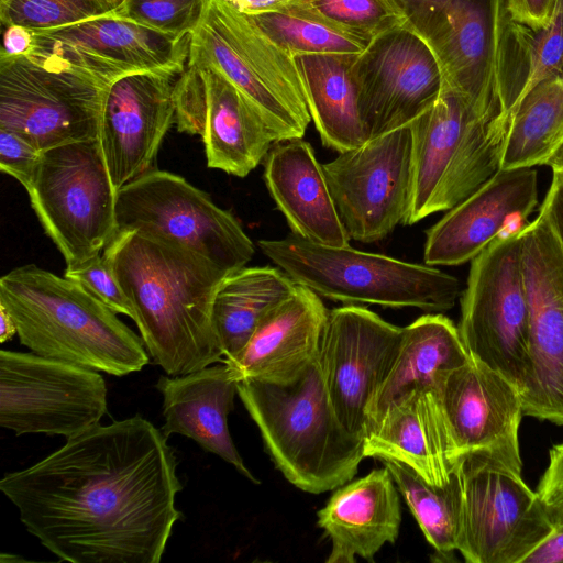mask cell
Listing matches in <instances>:
<instances>
[{
    "label": "cell",
    "instance_id": "obj_1",
    "mask_svg": "<svg viewBox=\"0 0 563 563\" xmlns=\"http://www.w3.org/2000/svg\"><path fill=\"white\" fill-rule=\"evenodd\" d=\"M167 437L134 416L67 439L0 489L26 530L71 563H158L181 512Z\"/></svg>",
    "mask_w": 563,
    "mask_h": 563
},
{
    "label": "cell",
    "instance_id": "obj_2",
    "mask_svg": "<svg viewBox=\"0 0 563 563\" xmlns=\"http://www.w3.org/2000/svg\"><path fill=\"white\" fill-rule=\"evenodd\" d=\"M133 310L144 345L169 376L223 362L212 319L224 271L203 255L136 230L102 251Z\"/></svg>",
    "mask_w": 563,
    "mask_h": 563
},
{
    "label": "cell",
    "instance_id": "obj_3",
    "mask_svg": "<svg viewBox=\"0 0 563 563\" xmlns=\"http://www.w3.org/2000/svg\"><path fill=\"white\" fill-rule=\"evenodd\" d=\"M0 303L20 342L33 353L114 376L140 372L148 362L142 338L77 282L34 264L0 279Z\"/></svg>",
    "mask_w": 563,
    "mask_h": 563
},
{
    "label": "cell",
    "instance_id": "obj_4",
    "mask_svg": "<svg viewBox=\"0 0 563 563\" xmlns=\"http://www.w3.org/2000/svg\"><path fill=\"white\" fill-rule=\"evenodd\" d=\"M238 395L276 467L292 485L320 494L353 478L365 457V439L339 421L318 356L286 382L242 379Z\"/></svg>",
    "mask_w": 563,
    "mask_h": 563
},
{
    "label": "cell",
    "instance_id": "obj_5",
    "mask_svg": "<svg viewBox=\"0 0 563 563\" xmlns=\"http://www.w3.org/2000/svg\"><path fill=\"white\" fill-rule=\"evenodd\" d=\"M509 122L503 107L479 104L443 82L433 103L410 123L413 177L402 224L450 210L500 170Z\"/></svg>",
    "mask_w": 563,
    "mask_h": 563
},
{
    "label": "cell",
    "instance_id": "obj_6",
    "mask_svg": "<svg viewBox=\"0 0 563 563\" xmlns=\"http://www.w3.org/2000/svg\"><path fill=\"white\" fill-rule=\"evenodd\" d=\"M260 250L297 285L346 305H377L444 312L462 295L454 276L430 265L383 254L328 246L294 233L260 240Z\"/></svg>",
    "mask_w": 563,
    "mask_h": 563
},
{
    "label": "cell",
    "instance_id": "obj_7",
    "mask_svg": "<svg viewBox=\"0 0 563 563\" xmlns=\"http://www.w3.org/2000/svg\"><path fill=\"white\" fill-rule=\"evenodd\" d=\"M187 64L227 78L263 118L275 143L305 135L311 117L295 57L227 0L208 1L190 34Z\"/></svg>",
    "mask_w": 563,
    "mask_h": 563
},
{
    "label": "cell",
    "instance_id": "obj_8",
    "mask_svg": "<svg viewBox=\"0 0 563 563\" xmlns=\"http://www.w3.org/2000/svg\"><path fill=\"white\" fill-rule=\"evenodd\" d=\"M525 228L495 238L471 261L459 332L470 357L523 391L530 375V309L522 273Z\"/></svg>",
    "mask_w": 563,
    "mask_h": 563
},
{
    "label": "cell",
    "instance_id": "obj_9",
    "mask_svg": "<svg viewBox=\"0 0 563 563\" xmlns=\"http://www.w3.org/2000/svg\"><path fill=\"white\" fill-rule=\"evenodd\" d=\"M25 190L66 266L100 254L118 231V191L99 139L43 151Z\"/></svg>",
    "mask_w": 563,
    "mask_h": 563
},
{
    "label": "cell",
    "instance_id": "obj_10",
    "mask_svg": "<svg viewBox=\"0 0 563 563\" xmlns=\"http://www.w3.org/2000/svg\"><path fill=\"white\" fill-rule=\"evenodd\" d=\"M117 225L188 247L228 272L244 267L255 246L236 218L185 178L152 169L117 192Z\"/></svg>",
    "mask_w": 563,
    "mask_h": 563
},
{
    "label": "cell",
    "instance_id": "obj_11",
    "mask_svg": "<svg viewBox=\"0 0 563 563\" xmlns=\"http://www.w3.org/2000/svg\"><path fill=\"white\" fill-rule=\"evenodd\" d=\"M463 507L457 551L467 563H523L554 530L521 474L479 454L459 463Z\"/></svg>",
    "mask_w": 563,
    "mask_h": 563
},
{
    "label": "cell",
    "instance_id": "obj_12",
    "mask_svg": "<svg viewBox=\"0 0 563 563\" xmlns=\"http://www.w3.org/2000/svg\"><path fill=\"white\" fill-rule=\"evenodd\" d=\"M404 26L435 57L443 82L487 107L499 95L505 0H391ZM505 109V108H504Z\"/></svg>",
    "mask_w": 563,
    "mask_h": 563
},
{
    "label": "cell",
    "instance_id": "obj_13",
    "mask_svg": "<svg viewBox=\"0 0 563 563\" xmlns=\"http://www.w3.org/2000/svg\"><path fill=\"white\" fill-rule=\"evenodd\" d=\"M107 412V386L98 371L35 353L0 351V426L16 435L66 439Z\"/></svg>",
    "mask_w": 563,
    "mask_h": 563
},
{
    "label": "cell",
    "instance_id": "obj_14",
    "mask_svg": "<svg viewBox=\"0 0 563 563\" xmlns=\"http://www.w3.org/2000/svg\"><path fill=\"white\" fill-rule=\"evenodd\" d=\"M110 86L47 69L27 56H0V129L40 152L99 139Z\"/></svg>",
    "mask_w": 563,
    "mask_h": 563
},
{
    "label": "cell",
    "instance_id": "obj_15",
    "mask_svg": "<svg viewBox=\"0 0 563 563\" xmlns=\"http://www.w3.org/2000/svg\"><path fill=\"white\" fill-rule=\"evenodd\" d=\"M34 63L52 70L88 77L106 86L143 71H184L190 35L157 32L119 16L32 30Z\"/></svg>",
    "mask_w": 563,
    "mask_h": 563
},
{
    "label": "cell",
    "instance_id": "obj_16",
    "mask_svg": "<svg viewBox=\"0 0 563 563\" xmlns=\"http://www.w3.org/2000/svg\"><path fill=\"white\" fill-rule=\"evenodd\" d=\"M322 167L350 239L377 242L404 222L413 177L410 124L339 153Z\"/></svg>",
    "mask_w": 563,
    "mask_h": 563
},
{
    "label": "cell",
    "instance_id": "obj_17",
    "mask_svg": "<svg viewBox=\"0 0 563 563\" xmlns=\"http://www.w3.org/2000/svg\"><path fill=\"white\" fill-rule=\"evenodd\" d=\"M402 328L361 305L329 310L318 362L331 406L345 430L365 439L368 411L397 357Z\"/></svg>",
    "mask_w": 563,
    "mask_h": 563
},
{
    "label": "cell",
    "instance_id": "obj_18",
    "mask_svg": "<svg viewBox=\"0 0 563 563\" xmlns=\"http://www.w3.org/2000/svg\"><path fill=\"white\" fill-rule=\"evenodd\" d=\"M522 273L530 309L523 415L563 426V250L541 210L525 227Z\"/></svg>",
    "mask_w": 563,
    "mask_h": 563
},
{
    "label": "cell",
    "instance_id": "obj_19",
    "mask_svg": "<svg viewBox=\"0 0 563 563\" xmlns=\"http://www.w3.org/2000/svg\"><path fill=\"white\" fill-rule=\"evenodd\" d=\"M174 97L177 129L201 136L209 168L245 177L275 143L255 108L211 67L187 64Z\"/></svg>",
    "mask_w": 563,
    "mask_h": 563
},
{
    "label": "cell",
    "instance_id": "obj_20",
    "mask_svg": "<svg viewBox=\"0 0 563 563\" xmlns=\"http://www.w3.org/2000/svg\"><path fill=\"white\" fill-rule=\"evenodd\" d=\"M352 73L368 140L410 124L443 86L432 52L404 24L379 34L356 54Z\"/></svg>",
    "mask_w": 563,
    "mask_h": 563
},
{
    "label": "cell",
    "instance_id": "obj_21",
    "mask_svg": "<svg viewBox=\"0 0 563 563\" xmlns=\"http://www.w3.org/2000/svg\"><path fill=\"white\" fill-rule=\"evenodd\" d=\"M439 395L459 460L479 454L521 474L519 428L525 415L515 385L470 357L448 375Z\"/></svg>",
    "mask_w": 563,
    "mask_h": 563
},
{
    "label": "cell",
    "instance_id": "obj_22",
    "mask_svg": "<svg viewBox=\"0 0 563 563\" xmlns=\"http://www.w3.org/2000/svg\"><path fill=\"white\" fill-rule=\"evenodd\" d=\"M179 74L168 69L136 73L109 87L99 142L117 191L153 169L162 141L175 123Z\"/></svg>",
    "mask_w": 563,
    "mask_h": 563
},
{
    "label": "cell",
    "instance_id": "obj_23",
    "mask_svg": "<svg viewBox=\"0 0 563 563\" xmlns=\"http://www.w3.org/2000/svg\"><path fill=\"white\" fill-rule=\"evenodd\" d=\"M537 205L538 174L532 167L498 170L427 231L424 264L472 261L498 235L525 228Z\"/></svg>",
    "mask_w": 563,
    "mask_h": 563
},
{
    "label": "cell",
    "instance_id": "obj_24",
    "mask_svg": "<svg viewBox=\"0 0 563 563\" xmlns=\"http://www.w3.org/2000/svg\"><path fill=\"white\" fill-rule=\"evenodd\" d=\"M329 310L310 288L295 291L257 325L243 349L224 360L232 377L286 382L318 356Z\"/></svg>",
    "mask_w": 563,
    "mask_h": 563
},
{
    "label": "cell",
    "instance_id": "obj_25",
    "mask_svg": "<svg viewBox=\"0 0 563 563\" xmlns=\"http://www.w3.org/2000/svg\"><path fill=\"white\" fill-rule=\"evenodd\" d=\"M365 457L401 462L433 485L445 484L459 463L439 391L417 388L394 401L369 427Z\"/></svg>",
    "mask_w": 563,
    "mask_h": 563
},
{
    "label": "cell",
    "instance_id": "obj_26",
    "mask_svg": "<svg viewBox=\"0 0 563 563\" xmlns=\"http://www.w3.org/2000/svg\"><path fill=\"white\" fill-rule=\"evenodd\" d=\"M264 181L291 233L317 244L350 245L322 164L302 137L271 147L264 159Z\"/></svg>",
    "mask_w": 563,
    "mask_h": 563
},
{
    "label": "cell",
    "instance_id": "obj_27",
    "mask_svg": "<svg viewBox=\"0 0 563 563\" xmlns=\"http://www.w3.org/2000/svg\"><path fill=\"white\" fill-rule=\"evenodd\" d=\"M318 526L331 541L327 563L372 561L386 543L399 534V490L384 466L342 485L318 510Z\"/></svg>",
    "mask_w": 563,
    "mask_h": 563
},
{
    "label": "cell",
    "instance_id": "obj_28",
    "mask_svg": "<svg viewBox=\"0 0 563 563\" xmlns=\"http://www.w3.org/2000/svg\"><path fill=\"white\" fill-rule=\"evenodd\" d=\"M156 387L163 396L162 431L166 437L172 433L188 437L258 483L229 432L228 415L234 407L238 382L224 362L184 375L161 376Z\"/></svg>",
    "mask_w": 563,
    "mask_h": 563
},
{
    "label": "cell",
    "instance_id": "obj_29",
    "mask_svg": "<svg viewBox=\"0 0 563 563\" xmlns=\"http://www.w3.org/2000/svg\"><path fill=\"white\" fill-rule=\"evenodd\" d=\"M468 360L457 327L440 312L426 313L402 328L397 357L369 408L368 429L406 394L421 387L439 391L448 375Z\"/></svg>",
    "mask_w": 563,
    "mask_h": 563
},
{
    "label": "cell",
    "instance_id": "obj_30",
    "mask_svg": "<svg viewBox=\"0 0 563 563\" xmlns=\"http://www.w3.org/2000/svg\"><path fill=\"white\" fill-rule=\"evenodd\" d=\"M356 54L295 56L311 120L325 147L338 153L363 145L362 121L352 66Z\"/></svg>",
    "mask_w": 563,
    "mask_h": 563
},
{
    "label": "cell",
    "instance_id": "obj_31",
    "mask_svg": "<svg viewBox=\"0 0 563 563\" xmlns=\"http://www.w3.org/2000/svg\"><path fill=\"white\" fill-rule=\"evenodd\" d=\"M296 287L297 284L278 266H244L223 278L212 307L223 361L243 349L260 322Z\"/></svg>",
    "mask_w": 563,
    "mask_h": 563
},
{
    "label": "cell",
    "instance_id": "obj_32",
    "mask_svg": "<svg viewBox=\"0 0 563 563\" xmlns=\"http://www.w3.org/2000/svg\"><path fill=\"white\" fill-rule=\"evenodd\" d=\"M563 75V0L550 21L530 27L507 18L500 48L499 95L511 112L534 86Z\"/></svg>",
    "mask_w": 563,
    "mask_h": 563
},
{
    "label": "cell",
    "instance_id": "obj_33",
    "mask_svg": "<svg viewBox=\"0 0 563 563\" xmlns=\"http://www.w3.org/2000/svg\"><path fill=\"white\" fill-rule=\"evenodd\" d=\"M563 139V75L534 86L510 114L501 169L544 165Z\"/></svg>",
    "mask_w": 563,
    "mask_h": 563
},
{
    "label": "cell",
    "instance_id": "obj_34",
    "mask_svg": "<svg viewBox=\"0 0 563 563\" xmlns=\"http://www.w3.org/2000/svg\"><path fill=\"white\" fill-rule=\"evenodd\" d=\"M384 463L427 541L438 556L449 560L457 551L462 522L463 488L457 464L445 484L433 485L401 462Z\"/></svg>",
    "mask_w": 563,
    "mask_h": 563
},
{
    "label": "cell",
    "instance_id": "obj_35",
    "mask_svg": "<svg viewBox=\"0 0 563 563\" xmlns=\"http://www.w3.org/2000/svg\"><path fill=\"white\" fill-rule=\"evenodd\" d=\"M268 38L290 54H358L369 42L349 34L291 5L246 15Z\"/></svg>",
    "mask_w": 563,
    "mask_h": 563
},
{
    "label": "cell",
    "instance_id": "obj_36",
    "mask_svg": "<svg viewBox=\"0 0 563 563\" xmlns=\"http://www.w3.org/2000/svg\"><path fill=\"white\" fill-rule=\"evenodd\" d=\"M288 5L366 42L404 24L391 0H291Z\"/></svg>",
    "mask_w": 563,
    "mask_h": 563
},
{
    "label": "cell",
    "instance_id": "obj_37",
    "mask_svg": "<svg viewBox=\"0 0 563 563\" xmlns=\"http://www.w3.org/2000/svg\"><path fill=\"white\" fill-rule=\"evenodd\" d=\"M124 0H11L0 11L3 26L51 30L100 16H119Z\"/></svg>",
    "mask_w": 563,
    "mask_h": 563
},
{
    "label": "cell",
    "instance_id": "obj_38",
    "mask_svg": "<svg viewBox=\"0 0 563 563\" xmlns=\"http://www.w3.org/2000/svg\"><path fill=\"white\" fill-rule=\"evenodd\" d=\"M209 0H124L119 18L176 36L190 35Z\"/></svg>",
    "mask_w": 563,
    "mask_h": 563
},
{
    "label": "cell",
    "instance_id": "obj_39",
    "mask_svg": "<svg viewBox=\"0 0 563 563\" xmlns=\"http://www.w3.org/2000/svg\"><path fill=\"white\" fill-rule=\"evenodd\" d=\"M64 276L80 284L115 313L133 319L130 302L102 255L67 266Z\"/></svg>",
    "mask_w": 563,
    "mask_h": 563
},
{
    "label": "cell",
    "instance_id": "obj_40",
    "mask_svg": "<svg viewBox=\"0 0 563 563\" xmlns=\"http://www.w3.org/2000/svg\"><path fill=\"white\" fill-rule=\"evenodd\" d=\"M41 153L18 134L0 129V169L25 189L33 179Z\"/></svg>",
    "mask_w": 563,
    "mask_h": 563
},
{
    "label": "cell",
    "instance_id": "obj_41",
    "mask_svg": "<svg viewBox=\"0 0 563 563\" xmlns=\"http://www.w3.org/2000/svg\"><path fill=\"white\" fill-rule=\"evenodd\" d=\"M536 493L554 529L563 528V442L550 449Z\"/></svg>",
    "mask_w": 563,
    "mask_h": 563
},
{
    "label": "cell",
    "instance_id": "obj_42",
    "mask_svg": "<svg viewBox=\"0 0 563 563\" xmlns=\"http://www.w3.org/2000/svg\"><path fill=\"white\" fill-rule=\"evenodd\" d=\"M556 2L558 0H505L509 19L530 27L545 25Z\"/></svg>",
    "mask_w": 563,
    "mask_h": 563
},
{
    "label": "cell",
    "instance_id": "obj_43",
    "mask_svg": "<svg viewBox=\"0 0 563 563\" xmlns=\"http://www.w3.org/2000/svg\"><path fill=\"white\" fill-rule=\"evenodd\" d=\"M540 210L553 230L563 250V178L553 175L549 191Z\"/></svg>",
    "mask_w": 563,
    "mask_h": 563
},
{
    "label": "cell",
    "instance_id": "obj_44",
    "mask_svg": "<svg viewBox=\"0 0 563 563\" xmlns=\"http://www.w3.org/2000/svg\"><path fill=\"white\" fill-rule=\"evenodd\" d=\"M32 30L18 24H9L3 33V44L0 56L20 57L29 56L33 48Z\"/></svg>",
    "mask_w": 563,
    "mask_h": 563
},
{
    "label": "cell",
    "instance_id": "obj_45",
    "mask_svg": "<svg viewBox=\"0 0 563 563\" xmlns=\"http://www.w3.org/2000/svg\"><path fill=\"white\" fill-rule=\"evenodd\" d=\"M523 563H563V528L554 529Z\"/></svg>",
    "mask_w": 563,
    "mask_h": 563
},
{
    "label": "cell",
    "instance_id": "obj_46",
    "mask_svg": "<svg viewBox=\"0 0 563 563\" xmlns=\"http://www.w3.org/2000/svg\"><path fill=\"white\" fill-rule=\"evenodd\" d=\"M239 12L245 15H254L278 11L291 0H227Z\"/></svg>",
    "mask_w": 563,
    "mask_h": 563
},
{
    "label": "cell",
    "instance_id": "obj_47",
    "mask_svg": "<svg viewBox=\"0 0 563 563\" xmlns=\"http://www.w3.org/2000/svg\"><path fill=\"white\" fill-rule=\"evenodd\" d=\"M16 325L5 307L0 303V342L4 343L16 334Z\"/></svg>",
    "mask_w": 563,
    "mask_h": 563
},
{
    "label": "cell",
    "instance_id": "obj_48",
    "mask_svg": "<svg viewBox=\"0 0 563 563\" xmlns=\"http://www.w3.org/2000/svg\"><path fill=\"white\" fill-rule=\"evenodd\" d=\"M544 165L549 166L552 169L553 175L563 178V139L550 154Z\"/></svg>",
    "mask_w": 563,
    "mask_h": 563
},
{
    "label": "cell",
    "instance_id": "obj_49",
    "mask_svg": "<svg viewBox=\"0 0 563 563\" xmlns=\"http://www.w3.org/2000/svg\"><path fill=\"white\" fill-rule=\"evenodd\" d=\"M1 562H19V561H25L24 559L15 555V554H7V553H2L1 554V559H0Z\"/></svg>",
    "mask_w": 563,
    "mask_h": 563
},
{
    "label": "cell",
    "instance_id": "obj_50",
    "mask_svg": "<svg viewBox=\"0 0 563 563\" xmlns=\"http://www.w3.org/2000/svg\"><path fill=\"white\" fill-rule=\"evenodd\" d=\"M11 0H0V11H2Z\"/></svg>",
    "mask_w": 563,
    "mask_h": 563
}]
</instances>
